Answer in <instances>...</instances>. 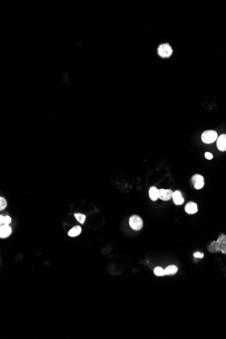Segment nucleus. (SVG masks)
<instances>
[{"label": "nucleus", "mask_w": 226, "mask_h": 339, "mask_svg": "<svg viewBox=\"0 0 226 339\" xmlns=\"http://www.w3.org/2000/svg\"><path fill=\"white\" fill-rule=\"evenodd\" d=\"M12 233V228L9 225H2L0 227V237L6 238Z\"/></svg>", "instance_id": "6e6552de"}, {"label": "nucleus", "mask_w": 226, "mask_h": 339, "mask_svg": "<svg viewBox=\"0 0 226 339\" xmlns=\"http://www.w3.org/2000/svg\"><path fill=\"white\" fill-rule=\"evenodd\" d=\"M75 217H76L77 220L79 221L80 223L83 224L85 223V221L86 219V216L85 215L81 214V213H75Z\"/></svg>", "instance_id": "dca6fc26"}, {"label": "nucleus", "mask_w": 226, "mask_h": 339, "mask_svg": "<svg viewBox=\"0 0 226 339\" xmlns=\"http://www.w3.org/2000/svg\"><path fill=\"white\" fill-rule=\"evenodd\" d=\"M154 273L157 276H164L165 275V272H164V270L161 267H157L154 269Z\"/></svg>", "instance_id": "2eb2a0df"}, {"label": "nucleus", "mask_w": 226, "mask_h": 339, "mask_svg": "<svg viewBox=\"0 0 226 339\" xmlns=\"http://www.w3.org/2000/svg\"><path fill=\"white\" fill-rule=\"evenodd\" d=\"M185 211L188 214H194L198 211V206L197 204L193 203V202H189L186 204L185 206Z\"/></svg>", "instance_id": "9d476101"}, {"label": "nucleus", "mask_w": 226, "mask_h": 339, "mask_svg": "<svg viewBox=\"0 0 226 339\" xmlns=\"http://www.w3.org/2000/svg\"><path fill=\"white\" fill-rule=\"evenodd\" d=\"M129 225L133 230H140L143 227V221L138 215H133L129 218Z\"/></svg>", "instance_id": "7ed1b4c3"}, {"label": "nucleus", "mask_w": 226, "mask_h": 339, "mask_svg": "<svg viewBox=\"0 0 226 339\" xmlns=\"http://www.w3.org/2000/svg\"><path fill=\"white\" fill-rule=\"evenodd\" d=\"M194 257L195 258H200L202 259L204 257V254L202 253H200V252H196V253H195L194 254Z\"/></svg>", "instance_id": "a211bd4d"}, {"label": "nucleus", "mask_w": 226, "mask_h": 339, "mask_svg": "<svg viewBox=\"0 0 226 339\" xmlns=\"http://www.w3.org/2000/svg\"><path fill=\"white\" fill-rule=\"evenodd\" d=\"M218 138L217 133L214 130H207L204 131L201 136L202 141L205 144H212Z\"/></svg>", "instance_id": "f03ea898"}, {"label": "nucleus", "mask_w": 226, "mask_h": 339, "mask_svg": "<svg viewBox=\"0 0 226 339\" xmlns=\"http://www.w3.org/2000/svg\"><path fill=\"white\" fill-rule=\"evenodd\" d=\"M11 223V218L9 216H0V223L2 225H8Z\"/></svg>", "instance_id": "4468645a"}, {"label": "nucleus", "mask_w": 226, "mask_h": 339, "mask_svg": "<svg viewBox=\"0 0 226 339\" xmlns=\"http://www.w3.org/2000/svg\"><path fill=\"white\" fill-rule=\"evenodd\" d=\"M149 197L152 201L157 200L159 198V190L154 186H152L149 190Z\"/></svg>", "instance_id": "9b49d317"}, {"label": "nucleus", "mask_w": 226, "mask_h": 339, "mask_svg": "<svg viewBox=\"0 0 226 339\" xmlns=\"http://www.w3.org/2000/svg\"><path fill=\"white\" fill-rule=\"evenodd\" d=\"M173 193V192L170 189H160L159 190V198L162 200L168 201L172 198Z\"/></svg>", "instance_id": "423d86ee"}, {"label": "nucleus", "mask_w": 226, "mask_h": 339, "mask_svg": "<svg viewBox=\"0 0 226 339\" xmlns=\"http://www.w3.org/2000/svg\"><path fill=\"white\" fill-rule=\"evenodd\" d=\"M158 54L162 58H169L173 54V50L168 43L161 44L158 48Z\"/></svg>", "instance_id": "20e7f679"}, {"label": "nucleus", "mask_w": 226, "mask_h": 339, "mask_svg": "<svg viewBox=\"0 0 226 339\" xmlns=\"http://www.w3.org/2000/svg\"><path fill=\"white\" fill-rule=\"evenodd\" d=\"M205 157H206V159L211 160L212 158H213V155H212V154L210 153V152H206V153H205Z\"/></svg>", "instance_id": "6ab92c4d"}, {"label": "nucleus", "mask_w": 226, "mask_h": 339, "mask_svg": "<svg viewBox=\"0 0 226 339\" xmlns=\"http://www.w3.org/2000/svg\"><path fill=\"white\" fill-rule=\"evenodd\" d=\"M211 252H218L221 251L223 253L226 254V236L224 234H221L219 235V239L217 240V242H213L211 244V245L209 246L210 248H213Z\"/></svg>", "instance_id": "f257e3e1"}, {"label": "nucleus", "mask_w": 226, "mask_h": 339, "mask_svg": "<svg viewBox=\"0 0 226 339\" xmlns=\"http://www.w3.org/2000/svg\"><path fill=\"white\" fill-rule=\"evenodd\" d=\"M217 148L221 152L226 151V134H221L217 139Z\"/></svg>", "instance_id": "0eeeda50"}, {"label": "nucleus", "mask_w": 226, "mask_h": 339, "mask_svg": "<svg viewBox=\"0 0 226 339\" xmlns=\"http://www.w3.org/2000/svg\"><path fill=\"white\" fill-rule=\"evenodd\" d=\"M81 232V228L79 225L75 226L68 232V236L71 237H76L79 236Z\"/></svg>", "instance_id": "ddd939ff"}, {"label": "nucleus", "mask_w": 226, "mask_h": 339, "mask_svg": "<svg viewBox=\"0 0 226 339\" xmlns=\"http://www.w3.org/2000/svg\"><path fill=\"white\" fill-rule=\"evenodd\" d=\"M173 200L174 203L177 205H181L184 203V198L183 197L181 192L179 190H176V191L173 192Z\"/></svg>", "instance_id": "1a4fd4ad"}, {"label": "nucleus", "mask_w": 226, "mask_h": 339, "mask_svg": "<svg viewBox=\"0 0 226 339\" xmlns=\"http://www.w3.org/2000/svg\"><path fill=\"white\" fill-rule=\"evenodd\" d=\"M192 181L193 183L194 187L197 190H200L205 185V180L204 177L201 175L196 174L192 176Z\"/></svg>", "instance_id": "39448f33"}, {"label": "nucleus", "mask_w": 226, "mask_h": 339, "mask_svg": "<svg viewBox=\"0 0 226 339\" xmlns=\"http://www.w3.org/2000/svg\"><path fill=\"white\" fill-rule=\"evenodd\" d=\"M177 271H178V268L177 267V266L173 265L167 266V267L164 269L165 275H168V276L175 275V274H176V273H177Z\"/></svg>", "instance_id": "f8f14e48"}, {"label": "nucleus", "mask_w": 226, "mask_h": 339, "mask_svg": "<svg viewBox=\"0 0 226 339\" xmlns=\"http://www.w3.org/2000/svg\"><path fill=\"white\" fill-rule=\"evenodd\" d=\"M6 206H7V202L5 200V198L3 197L0 198V210H1V211L4 210L5 208H6Z\"/></svg>", "instance_id": "f3484780"}]
</instances>
